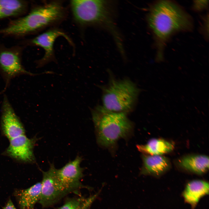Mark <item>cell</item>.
I'll return each mask as SVG.
<instances>
[{
	"mask_svg": "<svg viewBox=\"0 0 209 209\" xmlns=\"http://www.w3.org/2000/svg\"><path fill=\"white\" fill-rule=\"evenodd\" d=\"M147 19L156 41L157 62L163 61L164 49L172 35L180 31H190L193 28L190 16L179 5L170 1H159L152 5Z\"/></svg>",
	"mask_w": 209,
	"mask_h": 209,
	"instance_id": "obj_1",
	"label": "cell"
},
{
	"mask_svg": "<svg viewBox=\"0 0 209 209\" xmlns=\"http://www.w3.org/2000/svg\"><path fill=\"white\" fill-rule=\"evenodd\" d=\"M91 112L97 141L100 146L113 151L119 139L131 134L133 124L126 113L111 111L100 106Z\"/></svg>",
	"mask_w": 209,
	"mask_h": 209,
	"instance_id": "obj_2",
	"label": "cell"
},
{
	"mask_svg": "<svg viewBox=\"0 0 209 209\" xmlns=\"http://www.w3.org/2000/svg\"><path fill=\"white\" fill-rule=\"evenodd\" d=\"M64 15L60 3L50 2L35 8L25 16L12 21L7 27L0 29V34L25 35L57 22Z\"/></svg>",
	"mask_w": 209,
	"mask_h": 209,
	"instance_id": "obj_3",
	"label": "cell"
},
{
	"mask_svg": "<svg viewBox=\"0 0 209 209\" xmlns=\"http://www.w3.org/2000/svg\"><path fill=\"white\" fill-rule=\"evenodd\" d=\"M111 5L104 0H74L71 2L73 16L78 22L83 25L103 26L109 29L117 39L119 35L115 29Z\"/></svg>",
	"mask_w": 209,
	"mask_h": 209,
	"instance_id": "obj_4",
	"label": "cell"
},
{
	"mask_svg": "<svg viewBox=\"0 0 209 209\" xmlns=\"http://www.w3.org/2000/svg\"><path fill=\"white\" fill-rule=\"evenodd\" d=\"M139 92L129 79H113L103 90L102 106L111 111L126 113L134 107Z\"/></svg>",
	"mask_w": 209,
	"mask_h": 209,
	"instance_id": "obj_5",
	"label": "cell"
},
{
	"mask_svg": "<svg viewBox=\"0 0 209 209\" xmlns=\"http://www.w3.org/2000/svg\"><path fill=\"white\" fill-rule=\"evenodd\" d=\"M50 71L34 73L26 69L22 64L20 55L17 51L6 49L0 52V74L5 84V91L11 81L21 75L35 76L42 74H51Z\"/></svg>",
	"mask_w": 209,
	"mask_h": 209,
	"instance_id": "obj_6",
	"label": "cell"
},
{
	"mask_svg": "<svg viewBox=\"0 0 209 209\" xmlns=\"http://www.w3.org/2000/svg\"><path fill=\"white\" fill-rule=\"evenodd\" d=\"M55 167L51 163L48 170L42 171L40 197L39 203L43 208L53 205L68 194L63 189L57 178Z\"/></svg>",
	"mask_w": 209,
	"mask_h": 209,
	"instance_id": "obj_7",
	"label": "cell"
},
{
	"mask_svg": "<svg viewBox=\"0 0 209 209\" xmlns=\"http://www.w3.org/2000/svg\"><path fill=\"white\" fill-rule=\"evenodd\" d=\"M82 161L81 157L77 156L61 168L56 169L57 180L68 194L84 187L81 182L83 176V169L80 166Z\"/></svg>",
	"mask_w": 209,
	"mask_h": 209,
	"instance_id": "obj_8",
	"label": "cell"
},
{
	"mask_svg": "<svg viewBox=\"0 0 209 209\" xmlns=\"http://www.w3.org/2000/svg\"><path fill=\"white\" fill-rule=\"evenodd\" d=\"M1 124L3 132L10 140L25 134L23 124L6 95L3 94L1 108Z\"/></svg>",
	"mask_w": 209,
	"mask_h": 209,
	"instance_id": "obj_9",
	"label": "cell"
},
{
	"mask_svg": "<svg viewBox=\"0 0 209 209\" xmlns=\"http://www.w3.org/2000/svg\"><path fill=\"white\" fill-rule=\"evenodd\" d=\"M36 140L35 138H29L25 134L11 139L9 140V145L6 153L18 160L32 162L35 159L33 149Z\"/></svg>",
	"mask_w": 209,
	"mask_h": 209,
	"instance_id": "obj_10",
	"label": "cell"
},
{
	"mask_svg": "<svg viewBox=\"0 0 209 209\" xmlns=\"http://www.w3.org/2000/svg\"><path fill=\"white\" fill-rule=\"evenodd\" d=\"M62 36L70 40L68 37L61 31L53 29L44 33L34 38L32 41L34 45L43 48L45 51L43 57L38 61L37 68H41L53 59V45L56 39L59 37Z\"/></svg>",
	"mask_w": 209,
	"mask_h": 209,
	"instance_id": "obj_11",
	"label": "cell"
},
{
	"mask_svg": "<svg viewBox=\"0 0 209 209\" xmlns=\"http://www.w3.org/2000/svg\"><path fill=\"white\" fill-rule=\"evenodd\" d=\"M143 161L140 174L156 176L161 175L169 170L171 163L167 157L162 155H142Z\"/></svg>",
	"mask_w": 209,
	"mask_h": 209,
	"instance_id": "obj_12",
	"label": "cell"
},
{
	"mask_svg": "<svg viewBox=\"0 0 209 209\" xmlns=\"http://www.w3.org/2000/svg\"><path fill=\"white\" fill-rule=\"evenodd\" d=\"M209 191L208 182L202 180H194L186 184L182 195L185 202L193 209L201 198L208 194Z\"/></svg>",
	"mask_w": 209,
	"mask_h": 209,
	"instance_id": "obj_13",
	"label": "cell"
},
{
	"mask_svg": "<svg viewBox=\"0 0 209 209\" xmlns=\"http://www.w3.org/2000/svg\"><path fill=\"white\" fill-rule=\"evenodd\" d=\"M41 182L36 183L24 189H16L13 193L20 209H33L40 197Z\"/></svg>",
	"mask_w": 209,
	"mask_h": 209,
	"instance_id": "obj_14",
	"label": "cell"
},
{
	"mask_svg": "<svg viewBox=\"0 0 209 209\" xmlns=\"http://www.w3.org/2000/svg\"><path fill=\"white\" fill-rule=\"evenodd\" d=\"M179 165L182 168L196 174H201L208 170V156L203 155L193 154L184 156L179 160Z\"/></svg>",
	"mask_w": 209,
	"mask_h": 209,
	"instance_id": "obj_15",
	"label": "cell"
},
{
	"mask_svg": "<svg viewBox=\"0 0 209 209\" xmlns=\"http://www.w3.org/2000/svg\"><path fill=\"white\" fill-rule=\"evenodd\" d=\"M138 150L144 154L162 155L172 151L174 147L172 142L161 138H154L149 140L144 145L136 146Z\"/></svg>",
	"mask_w": 209,
	"mask_h": 209,
	"instance_id": "obj_16",
	"label": "cell"
},
{
	"mask_svg": "<svg viewBox=\"0 0 209 209\" xmlns=\"http://www.w3.org/2000/svg\"><path fill=\"white\" fill-rule=\"evenodd\" d=\"M26 2L16 0H0V8L8 10L18 14L25 10Z\"/></svg>",
	"mask_w": 209,
	"mask_h": 209,
	"instance_id": "obj_17",
	"label": "cell"
},
{
	"mask_svg": "<svg viewBox=\"0 0 209 209\" xmlns=\"http://www.w3.org/2000/svg\"><path fill=\"white\" fill-rule=\"evenodd\" d=\"M83 197H76L68 200L59 209H78L85 199Z\"/></svg>",
	"mask_w": 209,
	"mask_h": 209,
	"instance_id": "obj_18",
	"label": "cell"
},
{
	"mask_svg": "<svg viewBox=\"0 0 209 209\" xmlns=\"http://www.w3.org/2000/svg\"><path fill=\"white\" fill-rule=\"evenodd\" d=\"M208 0L194 1L193 9L196 11H200L206 9L208 7Z\"/></svg>",
	"mask_w": 209,
	"mask_h": 209,
	"instance_id": "obj_19",
	"label": "cell"
},
{
	"mask_svg": "<svg viewBox=\"0 0 209 209\" xmlns=\"http://www.w3.org/2000/svg\"><path fill=\"white\" fill-rule=\"evenodd\" d=\"M98 193L88 198L85 199L78 209H89L93 202L98 195Z\"/></svg>",
	"mask_w": 209,
	"mask_h": 209,
	"instance_id": "obj_20",
	"label": "cell"
},
{
	"mask_svg": "<svg viewBox=\"0 0 209 209\" xmlns=\"http://www.w3.org/2000/svg\"><path fill=\"white\" fill-rule=\"evenodd\" d=\"M18 14L13 11L0 8V19L15 16Z\"/></svg>",
	"mask_w": 209,
	"mask_h": 209,
	"instance_id": "obj_21",
	"label": "cell"
},
{
	"mask_svg": "<svg viewBox=\"0 0 209 209\" xmlns=\"http://www.w3.org/2000/svg\"><path fill=\"white\" fill-rule=\"evenodd\" d=\"M202 27H201L202 31L203 33L206 37L208 38V15L206 17L204 20Z\"/></svg>",
	"mask_w": 209,
	"mask_h": 209,
	"instance_id": "obj_22",
	"label": "cell"
},
{
	"mask_svg": "<svg viewBox=\"0 0 209 209\" xmlns=\"http://www.w3.org/2000/svg\"><path fill=\"white\" fill-rule=\"evenodd\" d=\"M3 209H17L14 205L10 199L8 200L6 204L3 207Z\"/></svg>",
	"mask_w": 209,
	"mask_h": 209,
	"instance_id": "obj_23",
	"label": "cell"
}]
</instances>
